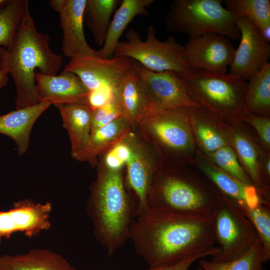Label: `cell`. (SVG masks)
I'll list each match as a JSON object with an SVG mask.
<instances>
[{"label": "cell", "mask_w": 270, "mask_h": 270, "mask_svg": "<svg viewBox=\"0 0 270 270\" xmlns=\"http://www.w3.org/2000/svg\"><path fill=\"white\" fill-rule=\"evenodd\" d=\"M135 218L128 240L150 268L176 263L216 243L212 216L148 209Z\"/></svg>", "instance_id": "1"}, {"label": "cell", "mask_w": 270, "mask_h": 270, "mask_svg": "<svg viewBox=\"0 0 270 270\" xmlns=\"http://www.w3.org/2000/svg\"><path fill=\"white\" fill-rule=\"evenodd\" d=\"M49 36L39 32L30 12L23 18L14 44L10 50L0 47V58L6 64L16 90V109L40 102L35 74L56 75L60 69L62 56L54 52Z\"/></svg>", "instance_id": "2"}, {"label": "cell", "mask_w": 270, "mask_h": 270, "mask_svg": "<svg viewBox=\"0 0 270 270\" xmlns=\"http://www.w3.org/2000/svg\"><path fill=\"white\" fill-rule=\"evenodd\" d=\"M136 209L126 191L122 170L102 167L90 188L86 210L94 236L108 256L113 254L128 240Z\"/></svg>", "instance_id": "3"}, {"label": "cell", "mask_w": 270, "mask_h": 270, "mask_svg": "<svg viewBox=\"0 0 270 270\" xmlns=\"http://www.w3.org/2000/svg\"><path fill=\"white\" fill-rule=\"evenodd\" d=\"M222 192L192 172L166 170L154 172L148 209L213 217Z\"/></svg>", "instance_id": "4"}, {"label": "cell", "mask_w": 270, "mask_h": 270, "mask_svg": "<svg viewBox=\"0 0 270 270\" xmlns=\"http://www.w3.org/2000/svg\"><path fill=\"white\" fill-rule=\"evenodd\" d=\"M237 18L220 0H174L165 17L167 29L190 38L208 33L222 35L230 40L240 38Z\"/></svg>", "instance_id": "5"}, {"label": "cell", "mask_w": 270, "mask_h": 270, "mask_svg": "<svg viewBox=\"0 0 270 270\" xmlns=\"http://www.w3.org/2000/svg\"><path fill=\"white\" fill-rule=\"evenodd\" d=\"M179 76L192 98L208 111L228 116L244 112L248 81L227 72L201 70Z\"/></svg>", "instance_id": "6"}, {"label": "cell", "mask_w": 270, "mask_h": 270, "mask_svg": "<svg viewBox=\"0 0 270 270\" xmlns=\"http://www.w3.org/2000/svg\"><path fill=\"white\" fill-rule=\"evenodd\" d=\"M125 36L126 40L118 43L114 56L130 58L154 72L170 70L183 75L190 71L184 58V46L172 36L165 40H159L152 24L148 27L144 40L133 29L129 30Z\"/></svg>", "instance_id": "7"}, {"label": "cell", "mask_w": 270, "mask_h": 270, "mask_svg": "<svg viewBox=\"0 0 270 270\" xmlns=\"http://www.w3.org/2000/svg\"><path fill=\"white\" fill-rule=\"evenodd\" d=\"M214 232L220 252L212 256L214 262H227L238 258L259 239L252 224L237 202L222 192L214 216Z\"/></svg>", "instance_id": "8"}, {"label": "cell", "mask_w": 270, "mask_h": 270, "mask_svg": "<svg viewBox=\"0 0 270 270\" xmlns=\"http://www.w3.org/2000/svg\"><path fill=\"white\" fill-rule=\"evenodd\" d=\"M147 94L148 107L166 110L202 108L192 97L182 78L173 71L154 72L134 62Z\"/></svg>", "instance_id": "9"}, {"label": "cell", "mask_w": 270, "mask_h": 270, "mask_svg": "<svg viewBox=\"0 0 270 270\" xmlns=\"http://www.w3.org/2000/svg\"><path fill=\"white\" fill-rule=\"evenodd\" d=\"M188 108H147L138 124L166 146L178 151L188 150L192 144Z\"/></svg>", "instance_id": "10"}, {"label": "cell", "mask_w": 270, "mask_h": 270, "mask_svg": "<svg viewBox=\"0 0 270 270\" xmlns=\"http://www.w3.org/2000/svg\"><path fill=\"white\" fill-rule=\"evenodd\" d=\"M236 24L240 34V42L235 50L228 74L248 81L269 63L270 46L249 18H238Z\"/></svg>", "instance_id": "11"}, {"label": "cell", "mask_w": 270, "mask_h": 270, "mask_svg": "<svg viewBox=\"0 0 270 270\" xmlns=\"http://www.w3.org/2000/svg\"><path fill=\"white\" fill-rule=\"evenodd\" d=\"M184 48V58L190 70L216 73L227 72L236 50L230 39L216 33L190 38Z\"/></svg>", "instance_id": "12"}, {"label": "cell", "mask_w": 270, "mask_h": 270, "mask_svg": "<svg viewBox=\"0 0 270 270\" xmlns=\"http://www.w3.org/2000/svg\"><path fill=\"white\" fill-rule=\"evenodd\" d=\"M134 62L122 56H83L70 59L62 71L77 75L90 92L108 88L116 92L122 77L133 68Z\"/></svg>", "instance_id": "13"}, {"label": "cell", "mask_w": 270, "mask_h": 270, "mask_svg": "<svg viewBox=\"0 0 270 270\" xmlns=\"http://www.w3.org/2000/svg\"><path fill=\"white\" fill-rule=\"evenodd\" d=\"M52 204L21 200L8 210H0V244L4 238L20 232L29 238L38 236L51 227L50 216Z\"/></svg>", "instance_id": "14"}, {"label": "cell", "mask_w": 270, "mask_h": 270, "mask_svg": "<svg viewBox=\"0 0 270 270\" xmlns=\"http://www.w3.org/2000/svg\"><path fill=\"white\" fill-rule=\"evenodd\" d=\"M86 0H50V6L58 13L62 32V51L70 59L98 56L88 44L84 31V12Z\"/></svg>", "instance_id": "15"}, {"label": "cell", "mask_w": 270, "mask_h": 270, "mask_svg": "<svg viewBox=\"0 0 270 270\" xmlns=\"http://www.w3.org/2000/svg\"><path fill=\"white\" fill-rule=\"evenodd\" d=\"M35 80L40 102L54 106L86 103L90 91L72 72L62 71L58 75H46L36 72Z\"/></svg>", "instance_id": "16"}, {"label": "cell", "mask_w": 270, "mask_h": 270, "mask_svg": "<svg viewBox=\"0 0 270 270\" xmlns=\"http://www.w3.org/2000/svg\"><path fill=\"white\" fill-rule=\"evenodd\" d=\"M132 155L126 166L128 184L137 200L136 217L148 210V198L155 170L147 152L132 139Z\"/></svg>", "instance_id": "17"}, {"label": "cell", "mask_w": 270, "mask_h": 270, "mask_svg": "<svg viewBox=\"0 0 270 270\" xmlns=\"http://www.w3.org/2000/svg\"><path fill=\"white\" fill-rule=\"evenodd\" d=\"M50 106L48 102H40L0 116V133L10 136L15 142L19 155L24 154L27 150L33 125Z\"/></svg>", "instance_id": "18"}, {"label": "cell", "mask_w": 270, "mask_h": 270, "mask_svg": "<svg viewBox=\"0 0 270 270\" xmlns=\"http://www.w3.org/2000/svg\"><path fill=\"white\" fill-rule=\"evenodd\" d=\"M131 126L122 117L108 125L92 130L84 146L74 158L96 166L98 156L125 138L130 133Z\"/></svg>", "instance_id": "19"}, {"label": "cell", "mask_w": 270, "mask_h": 270, "mask_svg": "<svg viewBox=\"0 0 270 270\" xmlns=\"http://www.w3.org/2000/svg\"><path fill=\"white\" fill-rule=\"evenodd\" d=\"M116 95L123 117L131 125L138 124L148 107V98L134 66L120 80Z\"/></svg>", "instance_id": "20"}, {"label": "cell", "mask_w": 270, "mask_h": 270, "mask_svg": "<svg viewBox=\"0 0 270 270\" xmlns=\"http://www.w3.org/2000/svg\"><path fill=\"white\" fill-rule=\"evenodd\" d=\"M0 270H76L61 255L50 250L34 248L26 253L0 256Z\"/></svg>", "instance_id": "21"}, {"label": "cell", "mask_w": 270, "mask_h": 270, "mask_svg": "<svg viewBox=\"0 0 270 270\" xmlns=\"http://www.w3.org/2000/svg\"><path fill=\"white\" fill-rule=\"evenodd\" d=\"M66 130L73 158L84 146L92 130V110L86 103L56 104Z\"/></svg>", "instance_id": "22"}, {"label": "cell", "mask_w": 270, "mask_h": 270, "mask_svg": "<svg viewBox=\"0 0 270 270\" xmlns=\"http://www.w3.org/2000/svg\"><path fill=\"white\" fill-rule=\"evenodd\" d=\"M154 2V0H122L110 21L106 40L98 50V56L110 58L114 56L119 40L130 22L137 16H148L147 8Z\"/></svg>", "instance_id": "23"}, {"label": "cell", "mask_w": 270, "mask_h": 270, "mask_svg": "<svg viewBox=\"0 0 270 270\" xmlns=\"http://www.w3.org/2000/svg\"><path fill=\"white\" fill-rule=\"evenodd\" d=\"M118 0H86L84 20L92 32L96 44L104 45L110 22V17Z\"/></svg>", "instance_id": "24"}, {"label": "cell", "mask_w": 270, "mask_h": 270, "mask_svg": "<svg viewBox=\"0 0 270 270\" xmlns=\"http://www.w3.org/2000/svg\"><path fill=\"white\" fill-rule=\"evenodd\" d=\"M29 12L28 0H9L0 9V47L12 48L20 24Z\"/></svg>", "instance_id": "25"}, {"label": "cell", "mask_w": 270, "mask_h": 270, "mask_svg": "<svg viewBox=\"0 0 270 270\" xmlns=\"http://www.w3.org/2000/svg\"><path fill=\"white\" fill-rule=\"evenodd\" d=\"M270 108V64H266L250 80L244 102V111L268 114Z\"/></svg>", "instance_id": "26"}, {"label": "cell", "mask_w": 270, "mask_h": 270, "mask_svg": "<svg viewBox=\"0 0 270 270\" xmlns=\"http://www.w3.org/2000/svg\"><path fill=\"white\" fill-rule=\"evenodd\" d=\"M222 2L237 18L246 17L251 20L259 31L270 26L269 0H224Z\"/></svg>", "instance_id": "27"}, {"label": "cell", "mask_w": 270, "mask_h": 270, "mask_svg": "<svg viewBox=\"0 0 270 270\" xmlns=\"http://www.w3.org/2000/svg\"><path fill=\"white\" fill-rule=\"evenodd\" d=\"M232 142L248 177L257 190L260 200L262 201L264 198V188L256 147L246 136L239 132L232 135Z\"/></svg>", "instance_id": "28"}, {"label": "cell", "mask_w": 270, "mask_h": 270, "mask_svg": "<svg viewBox=\"0 0 270 270\" xmlns=\"http://www.w3.org/2000/svg\"><path fill=\"white\" fill-rule=\"evenodd\" d=\"M188 110L196 136L205 151L210 154L228 145L224 136L204 119L202 108H189Z\"/></svg>", "instance_id": "29"}, {"label": "cell", "mask_w": 270, "mask_h": 270, "mask_svg": "<svg viewBox=\"0 0 270 270\" xmlns=\"http://www.w3.org/2000/svg\"><path fill=\"white\" fill-rule=\"evenodd\" d=\"M262 256V244L258 239L246 252L236 260L214 262L202 258L199 260V266L203 270H266Z\"/></svg>", "instance_id": "30"}, {"label": "cell", "mask_w": 270, "mask_h": 270, "mask_svg": "<svg viewBox=\"0 0 270 270\" xmlns=\"http://www.w3.org/2000/svg\"><path fill=\"white\" fill-rule=\"evenodd\" d=\"M254 226L262 244L263 264L270 260V206L261 202L253 207L246 203H237Z\"/></svg>", "instance_id": "31"}, {"label": "cell", "mask_w": 270, "mask_h": 270, "mask_svg": "<svg viewBox=\"0 0 270 270\" xmlns=\"http://www.w3.org/2000/svg\"><path fill=\"white\" fill-rule=\"evenodd\" d=\"M204 174L224 194L237 203L246 202V184H242L212 164L204 163L200 165Z\"/></svg>", "instance_id": "32"}, {"label": "cell", "mask_w": 270, "mask_h": 270, "mask_svg": "<svg viewBox=\"0 0 270 270\" xmlns=\"http://www.w3.org/2000/svg\"><path fill=\"white\" fill-rule=\"evenodd\" d=\"M210 154L216 166L220 170L244 184L253 185L248 174L240 166L235 152L230 146H224Z\"/></svg>", "instance_id": "33"}, {"label": "cell", "mask_w": 270, "mask_h": 270, "mask_svg": "<svg viewBox=\"0 0 270 270\" xmlns=\"http://www.w3.org/2000/svg\"><path fill=\"white\" fill-rule=\"evenodd\" d=\"M130 134L104 153V167L112 170L120 171L126 165L132 152V139L129 136Z\"/></svg>", "instance_id": "34"}, {"label": "cell", "mask_w": 270, "mask_h": 270, "mask_svg": "<svg viewBox=\"0 0 270 270\" xmlns=\"http://www.w3.org/2000/svg\"><path fill=\"white\" fill-rule=\"evenodd\" d=\"M122 117V110L116 98L108 104L92 110V130L108 125Z\"/></svg>", "instance_id": "35"}, {"label": "cell", "mask_w": 270, "mask_h": 270, "mask_svg": "<svg viewBox=\"0 0 270 270\" xmlns=\"http://www.w3.org/2000/svg\"><path fill=\"white\" fill-rule=\"evenodd\" d=\"M220 251V246H214L188 256L183 260L173 264L164 265L156 267L150 268L144 270H188L192 264L198 260L208 256H214Z\"/></svg>", "instance_id": "36"}, {"label": "cell", "mask_w": 270, "mask_h": 270, "mask_svg": "<svg viewBox=\"0 0 270 270\" xmlns=\"http://www.w3.org/2000/svg\"><path fill=\"white\" fill-rule=\"evenodd\" d=\"M242 114L244 118L256 129L265 145L269 147L270 145V119L246 111H244Z\"/></svg>", "instance_id": "37"}, {"label": "cell", "mask_w": 270, "mask_h": 270, "mask_svg": "<svg viewBox=\"0 0 270 270\" xmlns=\"http://www.w3.org/2000/svg\"><path fill=\"white\" fill-rule=\"evenodd\" d=\"M116 98V92L113 90L102 88L90 91L86 103L93 110L108 104Z\"/></svg>", "instance_id": "38"}, {"label": "cell", "mask_w": 270, "mask_h": 270, "mask_svg": "<svg viewBox=\"0 0 270 270\" xmlns=\"http://www.w3.org/2000/svg\"><path fill=\"white\" fill-rule=\"evenodd\" d=\"M9 72L4 60L0 58V88L5 86L8 82Z\"/></svg>", "instance_id": "39"}, {"label": "cell", "mask_w": 270, "mask_h": 270, "mask_svg": "<svg viewBox=\"0 0 270 270\" xmlns=\"http://www.w3.org/2000/svg\"><path fill=\"white\" fill-rule=\"evenodd\" d=\"M8 1L9 0H0V9L4 7Z\"/></svg>", "instance_id": "40"}, {"label": "cell", "mask_w": 270, "mask_h": 270, "mask_svg": "<svg viewBox=\"0 0 270 270\" xmlns=\"http://www.w3.org/2000/svg\"><path fill=\"white\" fill-rule=\"evenodd\" d=\"M196 270H203L200 267H198V268H197Z\"/></svg>", "instance_id": "41"}]
</instances>
